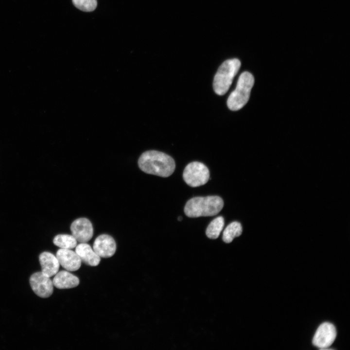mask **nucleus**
<instances>
[{
  "label": "nucleus",
  "instance_id": "obj_3",
  "mask_svg": "<svg viewBox=\"0 0 350 350\" xmlns=\"http://www.w3.org/2000/svg\"><path fill=\"white\" fill-rule=\"evenodd\" d=\"M254 84V77L249 72H243L240 75L235 89L230 93L227 100V105L230 110H238L245 105L249 99Z\"/></svg>",
  "mask_w": 350,
  "mask_h": 350
},
{
  "label": "nucleus",
  "instance_id": "obj_18",
  "mask_svg": "<svg viewBox=\"0 0 350 350\" xmlns=\"http://www.w3.org/2000/svg\"><path fill=\"white\" fill-rule=\"evenodd\" d=\"M182 220V218L181 216L178 217V220L181 221Z\"/></svg>",
  "mask_w": 350,
  "mask_h": 350
},
{
  "label": "nucleus",
  "instance_id": "obj_16",
  "mask_svg": "<svg viewBox=\"0 0 350 350\" xmlns=\"http://www.w3.org/2000/svg\"><path fill=\"white\" fill-rule=\"evenodd\" d=\"M77 240L69 234H58L54 237L53 243L54 245L64 249H72L77 245Z\"/></svg>",
  "mask_w": 350,
  "mask_h": 350
},
{
  "label": "nucleus",
  "instance_id": "obj_14",
  "mask_svg": "<svg viewBox=\"0 0 350 350\" xmlns=\"http://www.w3.org/2000/svg\"><path fill=\"white\" fill-rule=\"evenodd\" d=\"M242 233V227L240 223L232 222L223 231L222 239L226 243H231L235 237H238Z\"/></svg>",
  "mask_w": 350,
  "mask_h": 350
},
{
  "label": "nucleus",
  "instance_id": "obj_15",
  "mask_svg": "<svg viewBox=\"0 0 350 350\" xmlns=\"http://www.w3.org/2000/svg\"><path fill=\"white\" fill-rule=\"evenodd\" d=\"M224 219L222 216H218L214 219L208 225L206 234L210 239L217 238L224 226Z\"/></svg>",
  "mask_w": 350,
  "mask_h": 350
},
{
  "label": "nucleus",
  "instance_id": "obj_13",
  "mask_svg": "<svg viewBox=\"0 0 350 350\" xmlns=\"http://www.w3.org/2000/svg\"><path fill=\"white\" fill-rule=\"evenodd\" d=\"M52 281L53 286L60 289L74 288L79 284L78 278L67 270L58 272Z\"/></svg>",
  "mask_w": 350,
  "mask_h": 350
},
{
  "label": "nucleus",
  "instance_id": "obj_1",
  "mask_svg": "<svg viewBox=\"0 0 350 350\" xmlns=\"http://www.w3.org/2000/svg\"><path fill=\"white\" fill-rule=\"evenodd\" d=\"M138 163L140 169L144 173L164 177L171 175L175 167V162L171 157L156 150L143 152Z\"/></svg>",
  "mask_w": 350,
  "mask_h": 350
},
{
  "label": "nucleus",
  "instance_id": "obj_9",
  "mask_svg": "<svg viewBox=\"0 0 350 350\" xmlns=\"http://www.w3.org/2000/svg\"><path fill=\"white\" fill-rule=\"evenodd\" d=\"M93 249L100 257L107 258L112 257L116 250L114 239L108 234H101L95 240Z\"/></svg>",
  "mask_w": 350,
  "mask_h": 350
},
{
  "label": "nucleus",
  "instance_id": "obj_4",
  "mask_svg": "<svg viewBox=\"0 0 350 350\" xmlns=\"http://www.w3.org/2000/svg\"><path fill=\"white\" fill-rule=\"evenodd\" d=\"M240 67L241 62L236 58L227 60L221 65L213 83V89L217 94L223 95L227 93Z\"/></svg>",
  "mask_w": 350,
  "mask_h": 350
},
{
  "label": "nucleus",
  "instance_id": "obj_12",
  "mask_svg": "<svg viewBox=\"0 0 350 350\" xmlns=\"http://www.w3.org/2000/svg\"><path fill=\"white\" fill-rule=\"evenodd\" d=\"M75 247V252L81 262L91 266H96L99 264L101 257L96 253L90 245L86 243H81Z\"/></svg>",
  "mask_w": 350,
  "mask_h": 350
},
{
  "label": "nucleus",
  "instance_id": "obj_6",
  "mask_svg": "<svg viewBox=\"0 0 350 350\" xmlns=\"http://www.w3.org/2000/svg\"><path fill=\"white\" fill-rule=\"evenodd\" d=\"M336 337V330L334 326L331 323L324 322L317 328L313 339V344L320 349H328Z\"/></svg>",
  "mask_w": 350,
  "mask_h": 350
},
{
  "label": "nucleus",
  "instance_id": "obj_10",
  "mask_svg": "<svg viewBox=\"0 0 350 350\" xmlns=\"http://www.w3.org/2000/svg\"><path fill=\"white\" fill-rule=\"evenodd\" d=\"M56 257L60 265L67 271H76L81 265L82 262L79 257L75 252L70 249H58Z\"/></svg>",
  "mask_w": 350,
  "mask_h": 350
},
{
  "label": "nucleus",
  "instance_id": "obj_8",
  "mask_svg": "<svg viewBox=\"0 0 350 350\" xmlns=\"http://www.w3.org/2000/svg\"><path fill=\"white\" fill-rule=\"evenodd\" d=\"M72 235L77 241L86 243L92 237L93 228L91 222L86 218H80L75 220L71 224Z\"/></svg>",
  "mask_w": 350,
  "mask_h": 350
},
{
  "label": "nucleus",
  "instance_id": "obj_5",
  "mask_svg": "<svg viewBox=\"0 0 350 350\" xmlns=\"http://www.w3.org/2000/svg\"><path fill=\"white\" fill-rule=\"evenodd\" d=\"M183 178L189 186L192 187H199L205 184L209 180V170L201 162H192L185 168Z\"/></svg>",
  "mask_w": 350,
  "mask_h": 350
},
{
  "label": "nucleus",
  "instance_id": "obj_17",
  "mask_svg": "<svg viewBox=\"0 0 350 350\" xmlns=\"http://www.w3.org/2000/svg\"><path fill=\"white\" fill-rule=\"evenodd\" d=\"M73 5L78 9L84 12H91L97 5V0H72Z\"/></svg>",
  "mask_w": 350,
  "mask_h": 350
},
{
  "label": "nucleus",
  "instance_id": "obj_11",
  "mask_svg": "<svg viewBox=\"0 0 350 350\" xmlns=\"http://www.w3.org/2000/svg\"><path fill=\"white\" fill-rule=\"evenodd\" d=\"M41 272L46 276L51 277L58 272L60 264L55 256L49 252H43L39 256Z\"/></svg>",
  "mask_w": 350,
  "mask_h": 350
},
{
  "label": "nucleus",
  "instance_id": "obj_7",
  "mask_svg": "<svg viewBox=\"0 0 350 350\" xmlns=\"http://www.w3.org/2000/svg\"><path fill=\"white\" fill-rule=\"evenodd\" d=\"M30 284L34 292L38 297L47 298L50 297L53 290L52 281L42 272H37L30 278Z\"/></svg>",
  "mask_w": 350,
  "mask_h": 350
},
{
  "label": "nucleus",
  "instance_id": "obj_2",
  "mask_svg": "<svg viewBox=\"0 0 350 350\" xmlns=\"http://www.w3.org/2000/svg\"><path fill=\"white\" fill-rule=\"evenodd\" d=\"M224 206V201L220 196H208L195 197L188 200L184 209L189 217L212 216L218 214Z\"/></svg>",
  "mask_w": 350,
  "mask_h": 350
}]
</instances>
